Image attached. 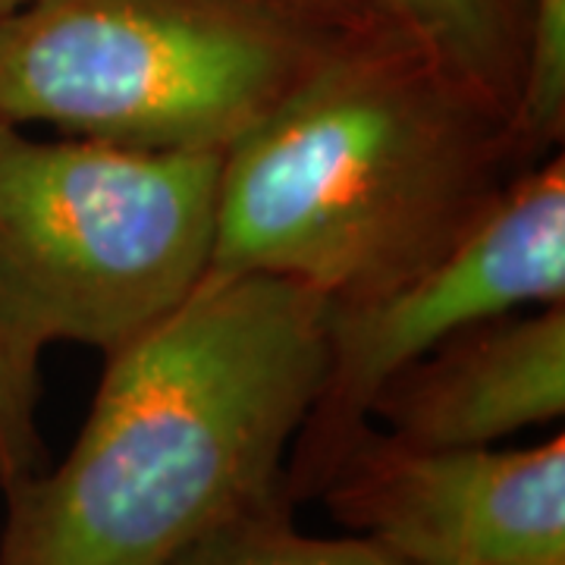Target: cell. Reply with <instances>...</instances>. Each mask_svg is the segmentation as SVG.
<instances>
[{
    "mask_svg": "<svg viewBox=\"0 0 565 565\" xmlns=\"http://www.w3.org/2000/svg\"><path fill=\"white\" fill-rule=\"evenodd\" d=\"M223 154L35 139L0 122V327L117 352L211 274Z\"/></svg>",
    "mask_w": 565,
    "mask_h": 565,
    "instance_id": "4",
    "label": "cell"
},
{
    "mask_svg": "<svg viewBox=\"0 0 565 565\" xmlns=\"http://www.w3.org/2000/svg\"><path fill=\"white\" fill-rule=\"evenodd\" d=\"M327 323L330 302L299 282L207 274L173 315L104 355L63 462L3 493L0 565H167L289 500Z\"/></svg>",
    "mask_w": 565,
    "mask_h": 565,
    "instance_id": "1",
    "label": "cell"
},
{
    "mask_svg": "<svg viewBox=\"0 0 565 565\" xmlns=\"http://www.w3.org/2000/svg\"><path fill=\"white\" fill-rule=\"evenodd\" d=\"M340 32L274 0H29L0 20V122L226 154Z\"/></svg>",
    "mask_w": 565,
    "mask_h": 565,
    "instance_id": "3",
    "label": "cell"
},
{
    "mask_svg": "<svg viewBox=\"0 0 565 565\" xmlns=\"http://www.w3.org/2000/svg\"><path fill=\"white\" fill-rule=\"evenodd\" d=\"M167 565H405L367 537H315L292 525V503L239 515Z\"/></svg>",
    "mask_w": 565,
    "mask_h": 565,
    "instance_id": "9",
    "label": "cell"
},
{
    "mask_svg": "<svg viewBox=\"0 0 565 565\" xmlns=\"http://www.w3.org/2000/svg\"><path fill=\"white\" fill-rule=\"evenodd\" d=\"M565 415V302L478 323L393 374L367 424L424 449L493 446Z\"/></svg>",
    "mask_w": 565,
    "mask_h": 565,
    "instance_id": "7",
    "label": "cell"
},
{
    "mask_svg": "<svg viewBox=\"0 0 565 565\" xmlns=\"http://www.w3.org/2000/svg\"><path fill=\"white\" fill-rule=\"evenodd\" d=\"M405 39L515 117L527 51V0H374Z\"/></svg>",
    "mask_w": 565,
    "mask_h": 565,
    "instance_id": "8",
    "label": "cell"
},
{
    "mask_svg": "<svg viewBox=\"0 0 565 565\" xmlns=\"http://www.w3.org/2000/svg\"><path fill=\"white\" fill-rule=\"evenodd\" d=\"M25 3H29V0H0V20H7L10 13H17Z\"/></svg>",
    "mask_w": 565,
    "mask_h": 565,
    "instance_id": "13",
    "label": "cell"
},
{
    "mask_svg": "<svg viewBox=\"0 0 565 565\" xmlns=\"http://www.w3.org/2000/svg\"><path fill=\"white\" fill-rule=\"evenodd\" d=\"M531 163L503 104L386 22L349 29L223 154L211 274L359 302L440 258Z\"/></svg>",
    "mask_w": 565,
    "mask_h": 565,
    "instance_id": "2",
    "label": "cell"
},
{
    "mask_svg": "<svg viewBox=\"0 0 565 565\" xmlns=\"http://www.w3.org/2000/svg\"><path fill=\"white\" fill-rule=\"evenodd\" d=\"M321 497L405 565H565V437L527 449H424L367 424Z\"/></svg>",
    "mask_w": 565,
    "mask_h": 565,
    "instance_id": "6",
    "label": "cell"
},
{
    "mask_svg": "<svg viewBox=\"0 0 565 565\" xmlns=\"http://www.w3.org/2000/svg\"><path fill=\"white\" fill-rule=\"evenodd\" d=\"M515 129L527 154L544 161L565 132V0H527V51Z\"/></svg>",
    "mask_w": 565,
    "mask_h": 565,
    "instance_id": "10",
    "label": "cell"
},
{
    "mask_svg": "<svg viewBox=\"0 0 565 565\" xmlns=\"http://www.w3.org/2000/svg\"><path fill=\"white\" fill-rule=\"evenodd\" d=\"M274 3H280V7L299 13V17L321 22L327 29H343V32L345 29H364V25L384 22L374 0H274Z\"/></svg>",
    "mask_w": 565,
    "mask_h": 565,
    "instance_id": "12",
    "label": "cell"
},
{
    "mask_svg": "<svg viewBox=\"0 0 565 565\" xmlns=\"http://www.w3.org/2000/svg\"><path fill=\"white\" fill-rule=\"evenodd\" d=\"M565 302L563 151L531 163L440 258L359 302L330 305L327 371L286 465L289 500L321 493L381 386L478 323Z\"/></svg>",
    "mask_w": 565,
    "mask_h": 565,
    "instance_id": "5",
    "label": "cell"
},
{
    "mask_svg": "<svg viewBox=\"0 0 565 565\" xmlns=\"http://www.w3.org/2000/svg\"><path fill=\"white\" fill-rule=\"evenodd\" d=\"M39 396V359L0 327V497L44 468Z\"/></svg>",
    "mask_w": 565,
    "mask_h": 565,
    "instance_id": "11",
    "label": "cell"
}]
</instances>
